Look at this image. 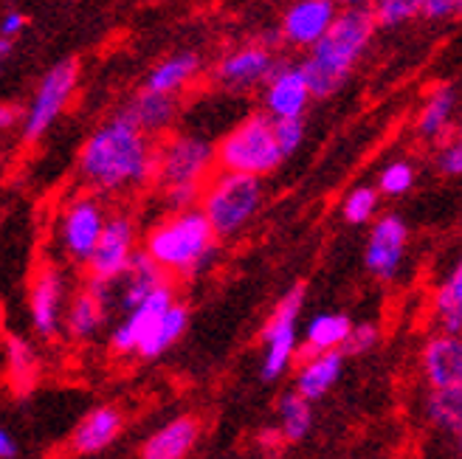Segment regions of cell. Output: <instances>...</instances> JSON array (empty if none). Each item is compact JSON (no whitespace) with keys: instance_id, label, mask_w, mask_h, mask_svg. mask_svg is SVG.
<instances>
[{"instance_id":"6da1fadb","label":"cell","mask_w":462,"mask_h":459,"mask_svg":"<svg viewBox=\"0 0 462 459\" xmlns=\"http://www.w3.org/2000/svg\"><path fill=\"white\" fill-rule=\"evenodd\" d=\"M158 142L130 124L122 113H113L90 130L77 155V178L88 192L102 197L130 195L152 187Z\"/></svg>"},{"instance_id":"7a4b0ae2","label":"cell","mask_w":462,"mask_h":459,"mask_svg":"<svg viewBox=\"0 0 462 459\" xmlns=\"http://www.w3.org/2000/svg\"><path fill=\"white\" fill-rule=\"evenodd\" d=\"M220 237L198 209L167 212L142 237V251L172 280L189 282L206 273L217 260Z\"/></svg>"},{"instance_id":"3957f363","label":"cell","mask_w":462,"mask_h":459,"mask_svg":"<svg viewBox=\"0 0 462 459\" xmlns=\"http://www.w3.org/2000/svg\"><path fill=\"white\" fill-rule=\"evenodd\" d=\"M375 32L378 20L373 14V6L338 12L328 37L302 60L316 99H330L346 85L358 62L366 57Z\"/></svg>"},{"instance_id":"277c9868","label":"cell","mask_w":462,"mask_h":459,"mask_svg":"<svg viewBox=\"0 0 462 459\" xmlns=\"http://www.w3.org/2000/svg\"><path fill=\"white\" fill-rule=\"evenodd\" d=\"M217 172V144L198 133H172L158 142L152 187L167 212L200 206V195Z\"/></svg>"},{"instance_id":"5b68a950","label":"cell","mask_w":462,"mask_h":459,"mask_svg":"<svg viewBox=\"0 0 462 459\" xmlns=\"http://www.w3.org/2000/svg\"><path fill=\"white\" fill-rule=\"evenodd\" d=\"M265 206V178L217 170L200 195L198 209L220 240L240 237Z\"/></svg>"},{"instance_id":"8992f818","label":"cell","mask_w":462,"mask_h":459,"mask_svg":"<svg viewBox=\"0 0 462 459\" xmlns=\"http://www.w3.org/2000/svg\"><path fill=\"white\" fill-rule=\"evenodd\" d=\"M282 147L276 142V122L265 110L248 113L217 142V170L268 178L282 167Z\"/></svg>"},{"instance_id":"52a82bcc","label":"cell","mask_w":462,"mask_h":459,"mask_svg":"<svg viewBox=\"0 0 462 459\" xmlns=\"http://www.w3.org/2000/svg\"><path fill=\"white\" fill-rule=\"evenodd\" d=\"M308 299V285L296 282L291 285L280 299H276L271 316L265 318L260 344V381L276 383L282 381L299 361V316H302Z\"/></svg>"},{"instance_id":"ba28073f","label":"cell","mask_w":462,"mask_h":459,"mask_svg":"<svg viewBox=\"0 0 462 459\" xmlns=\"http://www.w3.org/2000/svg\"><path fill=\"white\" fill-rule=\"evenodd\" d=\"M107 220H110V212L102 195L82 189L68 197L60 206L57 223H54V243L62 260L85 268L105 234Z\"/></svg>"},{"instance_id":"9c48e42d","label":"cell","mask_w":462,"mask_h":459,"mask_svg":"<svg viewBox=\"0 0 462 459\" xmlns=\"http://www.w3.org/2000/svg\"><path fill=\"white\" fill-rule=\"evenodd\" d=\"M79 87V60H60L45 71L34 87V96L29 99L26 110H23V124H20V142L32 147L37 144L45 133L54 127V122L71 105L74 94Z\"/></svg>"},{"instance_id":"30bf717a","label":"cell","mask_w":462,"mask_h":459,"mask_svg":"<svg viewBox=\"0 0 462 459\" xmlns=\"http://www.w3.org/2000/svg\"><path fill=\"white\" fill-rule=\"evenodd\" d=\"M280 62L282 57L276 54L273 42L251 40L223 51L209 68V79L223 94H251V90L265 87Z\"/></svg>"},{"instance_id":"8fae6325","label":"cell","mask_w":462,"mask_h":459,"mask_svg":"<svg viewBox=\"0 0 462 459\" xmlns=\"http://www.w3.org/2000/svg\"><path fill=\"white\" fill-rule=\"evenodd\" d=\"M68 302H71V296H68L65 271L57 262H40L32 273L26 293L29 325L40 341H57L62 335Z\"/></svg>"},{"instance_id":"7c38bea8","label":"cell","mask_w":462,"mask_h":459,"mask_svg":"<svg viewBox=\"0 0 462 459\" xmlns=\"http://www.w3.org/2000/svg\"><path fill=\"white\" fill-rule=\"evenodd\" d=\"M138 254H142V234H138L135 217L127 212H110L105 234L94 251V257L85 265V277L119 285Z\"/></svg>"},{"instance_id":"4fadbf2b","label":"cell","mask_w":462,"mask_h":459,"mask_svg":"<svg viewBox=\"0 0 462 459\" xmlns=\"http://www.w3.org/2000/svg\"><path fill=\"white\" fill-rule=\"evenodd\" d=\"M409 237V223L395 212H383L369 225L364 243V268L369 271V277H375L378 282H395L406 262Z\"/></svg>"},{"instance_id":"5bb4252c","label":"cell","mask_w":462,"mask_h":459,"mask_svg":"<svg viewBox=\"0 0 462 459\" xmlns=\"http://www.w3.org/2000/svg\"><path fill=\"white\" fill-rule=\"evenodd\" d=\"M116 305V285L85 277L82 288L71 293L65 308L62 335L71 344H90L107 327L110 310Z\"/></svg>"},{"instance_id":"9a60e30c","label":"cell","mask_w":462,"mask_h":459,"mask_svg":"<svg viewBox=\"0 0 462 459\" xmlns=\"http://www.w3.org/2000/svg\"><path fill=\"white\" fill-rule=\"evenodd\" d=\"M175 302H180L178 299V288H175V280H170V282L161 285L155 293H150L138 308L127 310L107 333L110 355H116V358L135 355L138 347L144 344V338L150 335V330L158 325V318L164 316Z\"/></svg>"},{"instance_id":"2e32d148","label":"cell","mask_w":462,"mask_h":459,"mask_svg":"<svg viewBox=\"0 0 462 459\" xmlns=\"http://www.w3.org/2000/svg\"><path fill=\"white\" fill-rule=\"evenodd\" d=\"M338 12L336 0H291L280 14L276 40H282L293 51L310 54L333 29Z\"/></svg>"},{"instance_id":"e0dca14e","label":"cell","mask_w":462,"mask_h":459,"mask_svg":"<svg viewBox=\"0 0 462 459\" xmlns=\"http://www.w3.org/2000/svg\"><path fill=\"white\" fill-rule=\"evenodd\" d=\"M313 87L302 62L282 60L273 77L260 90V105L273 122L280 119H305V113L313 102Z\"/></svg>"},{"instance_id":"ac0fdd59","label":"cell","mask_w":462,"mask_h":459,"mask_svg":"<svg viewBox=\"0 0 462 459\" xmlns=\"http://www.w3.org/2000/svg\"><path fill=\"white\" fill-rule=\"evenodd\" d=\"M418 363L426 389L462 386V333L431 330L420 344Z\"/></svg>"},{"instance_id":"d6986e66","label":"cell","mask_w":462,"mask_h":459,"mask_svg":"<svg viewBox=\"0 0 462 459\" xmlns=\"http://www.w3.org/2000/svg\"><path fill=\"white\" fill-rule=\"evenodd\" d=\"M459 119V94L454 85H437L431 87L423 105L418 107V116H414V139L423 144L440 147L454 135Z\"/></svg>"},{"instance_id":"ffe728a7","label":"cell","mask_w":462,"mask_h":459,"mask_svg":"<svg viewBox=\"0 0 462 459\" xmlns=\"http://www.w3.org/2000/svg\"><path fill=\"white\" fill-rule=\"evenodd\" d=\"M125 423H127V418L119 406L99 403L94 409H88L85 415L77 420L71 437H68V448L79 456L102 454L119 440V434L125 431Z\"/></svg>"},{"instance_id":"44dd1931","label":"cell","mask_w":462,"mask_h":459,"mask_svg":"<svg viewBox=\"0 0 462 459\" xmlns=\"http://www.w3.org/2000/svg\"><path fill=\"white\" fill-rule=\"evenodd\" d=\"M122 116L135 124L152 142L172 135V127L180 116V99L167 94H152V90H135V94L119 107Z\"/></svg>"},{"instance_id":"7402d4cb","label":"cell","mask_w":462,"mask_h":459,"mask_svg":"<svg viewBox=\"0 0 462 459\" xmlns=\"http://www.w3.org/2000/svg\"><path fill=\"white\" fill-rule=\"evenodd\" d=\"M200 434L203 426L195 415H175L147 434L138 445V459H189Z\"/></svg>"},{"instance_id":"603a6c76","label":"cell","mask_w":462,"mask_h":459,"mask_svg":"<svg viewBox=\"0 0 462 459\" xmlns=\"http://www.w3.org/2000/svg\"><path fill=\"white\" fill-rule=\"evenodd\" d=\"M344 353H305L293 366V389L310 403L325 400L344 372Z\"/></svg>"},{"instance_id":"cb8c5ba5","label":"cell","mask_w":462,"mask_h":459,"mask_svg":"<svg viewBox=\"0 0 462 459\" xmlns=\"http://www.w3.org/2000/svg\"><path fill=\"white\" fill-rule=\"evenodd\" d=\"M200 71H203V60L195 51H172L167 57H161L144 74L142 87L152 90V94H167L180 99L183 90L195 85Z\"/></svg>"},{"instance_id":"d4e9b609","label":"cell","mask_w":462,"mask_h":459,"mask_svg":"<svg viewBox=\"0 0 462 459\" xmlns=\"http://www.w3.org/2000/svg\"><path fill=\"white\" fill-rule=\"evenodd\" d=\"M4 361H6V386L14 398H26L40 381V355L34 344L20 333L4 335Z\"/></svg>"},{"instance_id":"484cf974","label":"cell","mask_w":462,"mask_h":459,"mask_svg":"<svg viewBox=\"0 0 462 459\" xmlns=\"http://www.w3.org/2000/svg\"><path fill=\"white\" fill-rule=\"evenodd\" d=\"M429 316L434 330L462 333V257L454 260L446 277L437 282L429 302Z\"/></svg>"},{"instance_id":"4316f807","label":"cell","mask_w":462,"mask_h":459,"mask_svg":"<svg viewBox=\"0 0 462 459\" xmlns=\"http://www.w3.org/2000/svg\"><path fill=\"white\" fill-rule=\"evenodd\" d=\"M356 321L338 313V310H325L308 318L305 333H302V353H341L346 338L353 333Z\"/></svg>"},{"instance_id":"83f0119b","label":"cell","mask_w":462,"mask_h":459,"mask_svg":"<svg viewBox=\"0 0 462 459\" xmlns=\"http://www.w3.org/2000/svg\"><path fill=\"white\" fill-rule=\"evenodd\" d=\"M172 277H167L164 271H161L144 251L142 254L135 257V262H133V268L125 273V280L116 285V305L122 308V313H127V310H133V308H138L150 293H155L161 285L164 282H170Z\"/></svg>"},{"instance_id":"f1b7e54d","label":"cell","mask_w":462,"mask_h":459,"mask_svg":"<svg viewBox=\"0 0 462 459\" xmlns=\"http://www.w3.org/2000/svg\"><path fill=\"white\" fill-rule=\"evenodd\" d=\"M187 330H189V308L183 302H175L164 316L158 318V325L150 330V335L144 338L142 347H138L135 358H142V361L164 358L175 344L187 335Z\"/></svg>"},{"instance_id":"f546056e","label":"cell","mask_w":462,"mask_h":459,"mask_svg":"<svg viewBox=\"0 0 462 459\" xmlns=\"http://www.w3.org/2000/svg\"><path fill=\"white\" fill-rule=\"evenodd\" d=\"M420 411L429 428L446 434V437H454L462 428V386L426 389Z\"/></svg>"},{"instance_id":"4dcf8cb0","label":"cell","mask_w":462,"mask_h":459,"mask_svg":"<svg viewBox=\"0 0 462 459\" xmlns=\"http://www.w3.org/2000/svg\"><path fill=\"white\" fill-rule=\"evenodd\" d=\"M313 403L302 398L296 389H288L276 398V428L285 443H302L313 431Z\"/></svg>"},{"instance_id":"1f68e13d","label":"cell","mask_w":462,"mask_h":459,"mask_svg":"<svg viewBox=\"0 0 462 459\" xmlns=\"http://www.w3.org/2000/svg\"><path fill=\"white\" fill-rule=\"evenodd\" d=\"M381 200L383 195L378 192L375 183H358L341 200V220L346 225H373L383 212H381Z\"/></svg>"},{"instance_id":"d6a6232c","label":"cell","mask_w":462,"mask_h":459,"mask_svg":"<svg viewBox=\"0 0 462 459\" xmlns=\"http://www.w3.org/2000/svg\"><path fill=\"white\" fill-rule=\"evenodd\" d=\"M414 183H418V167L409 158L386 161L375 178V187L383 197H403L414 189Z\"/></svg>"},{"instance_id":"836d02e7","label":"cell","mask_w":462,"mask_h":459,"mask_svg":"<svg viewBox=\"0 0 462 459\" xmlns=\"http://www.w3.org/2000/svg\"><path fill=\"white\" fill-rule=\"evenodd\" d=\"M373 14L378 29H401L414 17H420V0H375Z\"/></svg>"},{"instance_id":"e575fe53","label":"cell","mask_w":462,"mask_h":459,"mask_svg":"<svg viewBox=\"0 0 462 459\" xmlns=\"http://www.w3.org/2000/svg\"><path fill=\"white\" fill-rule=\"evenodd\" d=\"M378 344H381V327L375 325V321H356L353 333H350V338H346L341 353L346 358H358V355L373 353Z\"/></svg>"},{"instance_id":"d590c367","label":"cell","mask_w":462,"mask_h":459,"mask_svg":"<svg viewBox=\"0 0 462 459\" xmlns=\"http://www.w3.org/2000/svg\"><path fill=\"white\" fill-rule=\"evenodd\" d=\"M434 170L443 178H462V142L457 135L434 147Z\"/></svg>"},{"instance_id":"8d00e7d4","label":"cell","mask_w":462,"mask_h":459,"mask_svg":"<svg viewBox=\"0 0 462 459\" xmlns=\"http://www.w3.org/2000/svg\"><path fill=\"white\" fill-rule=\"evenodd\" d=\"M305 119H280L276 122V142L282 147V155L291 158L299 152V147L305 144Z\"/></svg>"},{"instance_id":"74e56055","label":"cell","mask_w":462,"mask_h":459,"mask_svg":"<svg viewBox=\"0 0 462 459\" xmlns=\"http://www.w3.org/2000/svg\"><path fill=\"white\" fill-rule=\"evenodd\" d=\"M462 14V0H423L420 17L431 20V23H443Z\"/></svg>"},{"instance_id":"f35d334b","label":"cell","mask_w":462,"mask_h":459,"mask_svg":"<svg viewBox=\"0 0 462 459\" xmlns=\"http://www.w3.org/2000/svg\"><path fill=\"white\" fill-rule=\"evenodd\" d=\"M29 26V17L23 14L20 9H6L4 17H0V40H17Z\"/></svg>"},{"instance_id":"ab89813d","label":"cell","mask_w":462,"mask_h":459,"mask_svg":"<svg viewBox=\"0 0 462 459\" xmlns=\"http://www.w3.org/2000/svg\"><path fill=\"white\" fill-rule=\"evenodd\" d=\"M20 456V443L14 434L4 426L0 428V459H17Z\"/></svg>"},{"instance_id":"60d3db41","label":"cell","mask_w":462,"mask_h":459,"mask_svg":"<svg viewBox=\"0 0 462 459\" xmlns=\"http://www.w3.org/2000/svg\"><path fill=\"white\" fill-rule=\"evenodd\" d=\"M23 110H26V107H17V105H4V107H0V127H4V130L17 127L20 130V124H23Z\"/></svg>"},{"instance_id":"b9f144b4","label":"cell","mask_w":462,"mask_h":459,"mask_svg":"<svg viewBox=\"0 0 462 459\" xmlns=\"http://www.w3.org/2000/svg\"><path fill=\"white\" fill-rule=\"evenodd\" d=\"M375 0H336L338 9H364V6H373Z\"/></svg>"},{"instance_id":"7bdbcfd3","label":"cell","mask_w":462,"mask_h":459,"mask_svg":"<svg viewBox=\"0 0 462 459\" xmlns=\"http://www.w3.org/2000/svg\"><path fill=\"white\" fill-rule=\"evenodd\" d=\"M451 445H454V456L457 459H462V428L454 434V437H451Z\"/></svg>"},{"instance_id":"ee69618b","label":"cell","mask_w":462,"mask_h":459,"mask_svg":"<svg viewBox=\"0 0 462 459\" xmlns=\"http://www.w3.org/2000/svg\"><path fill=\"white\" fill-rule=\"evenodd\" d=\"M12 49H14V42H12V40H0V54H4V60L12 54Z\"/></svg>"},{"instance_id":"f6af8a7d","label":"cell","mask_w":462,"mask_h":459,"mask_svg":"<svg viewBox=\"0 0 462 459\" xmlns=\"http://www.w3.org/2000/svg\"><path fill=\"white\" fill-rule=\"evenodd\" d=\"M454 135L462 142V110H459V119H457V127H454Z\"/></svg>"}]
</instances>
